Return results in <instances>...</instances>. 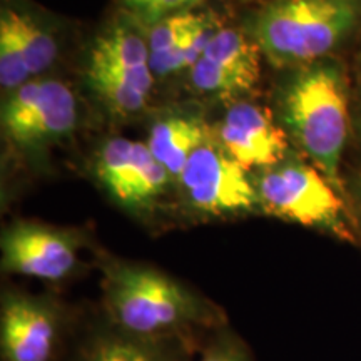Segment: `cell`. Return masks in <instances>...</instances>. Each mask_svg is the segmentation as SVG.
<instances>
[{
    "label": "cell",
    "mask_w": 361,
    "mask_h": 361,
    "mask_svg": "<svg viewBox=\"0 0 361 361\" xmlns=\"http://www.w3.org/2000/svg\"><path fill=\"white\" fill-rule=\"evenodd\" d=\"M101 316L141 340H180L200 346L228 324L224 311L154 266L109 258L102 263Z\"/></svg>",
    "instance_id": "1"
},
{
    "label": "cell",
    "mask_w": 361,
    "mask_h": 361,
    "mask_svg": "<svg viewBox=\"0 0 361 361\" xmlns=\"http://www.w3.org/2000/svg\"><path fill=\"white\" fill-rule=\"evenodd\" d=\"M279 116L311 164L345 191L340 162L350 130V94L341 62L326 57L295 67L281 89Z\"/></svg>",
    "instance_id": "2"
},
{
    "label": "cell",
    "mask_w": 361,
    "mask_h": 361,
    "mask_svg": "<svg viewBox=\"0 0 361 361\" xmlns=\"http://www.w3.org/2000/svg\"><path fill=\"white\" fill-rule=\"evenodd\" d=\"M361 29V0H271L251 24L271 64L295 67L331 57Z\"/></svg>",
    "instance_id": "3"
},
{
    "label": "cell",
    "mask_w": 361,
    "mask_h": 361,
    "mask_svg": "<svg viewBox=\"0 0 361 361\" xmlns=\"http://www.w3.org/2000/svg\"><path fill=\"white\" fill-rule=\"evenodd\" d=\"M256 189L266 214L358 245L348 204L311 162L284 157L268 168Z\"/></svg>",
    "instance_id": "4"
},
{
    "label": "cell",
    "mask_w": 361,
    "mask_h": 361,
    "mask_svg": "<svg viewBox=\"0 0 361 361\" xmlns=\"http://www.w3.org/2000/svg\"><path fill=\"white\" fill-rule=\"evenodd\" d=\"M79 314L52 296L4 291L0 360L64 361L80 329Z\"/></svg>",
    "instance_id": "5"
},
{
    "label": "cell",
    "mask_w": 361,
    "mask_h": 361,
    "mask_svg": "<svg viewBox=\"0 0 361 361\" xmlns=\"http://www.w3.org/2000/svg\"><path fill=\"white\" fill-rule=\"evenodd\" d=\"M154 72L147 40L119 24L97 37L89 56L87 82L116 116H133L146 107Z\"/></svg>",
    "instance_id": "6"
},
{
    "label": "cell",
    "mask_w": 361,
    "mask_h": 361,
    "mask_svg": "<svg viewBox=\"0 0 361 361\" xmlns=\"http://www.w3.org/2000/svg\"><path fill=\"white\" fill-rule=\"evenodd\" d=\"M179 179L189 207L200 214L233 216L259 206L258 189L246 169L211 135L191 156Z\"/></svg>",
    "instance_id": "7"
},
{
    "label": "cell",
    "mask_w": 361,
    "mask_h": 361,
    "mask_svg": "<svg viewBox=\"0 0 361 361\" xmlns=\"http://www.w3.org/2000/svg\"><path fill=\"white\" fill-rule=\"evenodd\" d=\"M84 234L37 221H17L2 233V271L61 284L80 268Z\"/></svg>",
    "instance_id": "8"
},
{
    "label": "cell",
    "mask_w": 361,
    "mask_h": 361,
    "mask_svg": "<svg viewBox=\"0 0 361 361\" xmlns=\"http://www.w3.org/2000/svg\"><path fill=\"white\" fill-rule=\"evenodd\" d=\"M78 124V101L64 82L37 79L16 89L4 104L2 126L20 147H37L71 134Z\"/></svg>",
    "instance_id": "9"
},
{
    "label": "cell",
    "mask_w": 361,
    "mask_h": 361,
    "mask_svg": "<svg viewBox=\"0 0 361 361\" xmlns=\"http://www.w3.org/2000/svg\"><path fill=\"white\" fill-rule=\"evenodd\" d=\"M96 173L114 201L139 214L151 211L171 176L146 142L126 137L109 139L104 144L96 161Z\"/></svg>",
    "instance_id": "10"
},
{
    "label": "cell",
    "mask_w": 361,
    "mask_h": 361,
    "mask_svg": "<svg viewBox=\"0 0 361 361\" xmlns=\"http://www.w3.org/2000/svg\"><path fill=\"white\" fill-rule=\"evenodd\" d=\"M259 47L234 29H218L200 61L189 69L191 84L204 94L236 97L250 92L261 75Z\"/></svg>",
    "instance_id": "11"
},
{
    "label": "cell",
    "mask_w": 361,
    "mask_h": 361,
    "mask_svg": "<svg viewBox=\"0 0 361 361\" xmlns=\"http://www.w3.org/2000/svg\"><path fill=\"white\" fill-rule=\"evenodd\" d=\"M200 346L180 340H141L111 326L99 313L82 323L64 361H194Z\"/></svg>",
    "instance_id": "12"
},
{
    "label": "cell",
    "mask_w": 361,
    "mask_h": 361,
    "mask_svg": "<svg viewBox=\"0 0 361 361\" xmlns=\"http://www.w3.org/2000/svg\"><path fill=\"white\" fill-rule=\"evenodd\" d=\"M219 142L246 171L273 168L288 156V139L264 107L233 104L219 126Z\"/></svg>",
    "instance_id": "13"
},
{
    "label": "cell",
    "mask_w": 361,
    "mask_h": 361,
    "mask_svg": "<svg viewBox=\"0 0 361 361\" xmlns=\"http://www.w3.org/2000/svg\"><path fill=\"white\" fill-rule=\"evenodd\" d=\"M56 40L32 17L4 8L0 17V84L13 92L52 66Z\"/></svg>",
    "instance_id": "14"
},
{
    "label": "cell",
    "mask_w": 361,
    "mask_h": 361,
    "mask_svg": "<svg viewBox=\"0 0 361 361\" xmlns=\"http://www.w3.org/2000/svg\"><path fill=\"white\" fill-rule=\"evenodd\" d=\"M216 32L218 29L209 16L192 11L166 17L149 27L146 40L154 75L166 78L191 69Z\"/></svg>",
    "instance_id": "15"
},
{
    "label": "cell",
    "mask_w": 361,
    "mask_h": 361,
    "mask_svg": "<svg viewBox=\"0 0 361 361\" xmlns=\"http://www.w3.org/2000/svg\"><path fill=\"white\" fill-rule=\"evenodd\" d=\"M209 128L192 116L162 119L152 126L147 147L171 176L180 178L188 161L209 137Z\"/></svg>",
    "instance_id": "16"
},
{
    "label": "cell",
    "mask_w": 361,
    "mask_h": 361,
    "mask_svg": "<svg viewBox=\"0 0 361 361\" xmlns=\"http://www.w3.org/2000/svg\"><path fill=\"white\" fill-rule=\"evenodd\" d=\"M194 361H255V356L247 343L229 324H223L202 340Z\"/></svg>",
    "instance_id": "17"
},
{
    "label": "cell",
    "mask_w": 361,
    "mask_h": 361,
    "mask_svg": "<svg viewBox=\"0 0 361 361\" xmlns=\"http://www.w3.org/2000/svg\"><path fill=\"white\" fill-rule=\"evenodd\" d=\"M204 0H123V7L134 20L152 27L166 17L189 12Z\"/></svg>",
    "instance_id": "18"
},
{
    "label": "cell",
    "mask_w": 361,
    "mask_h": 361,
    "mask_svg": "<svg viewBox=\"0 0 361 361\" xmlns=\"http://www.w3.org/2000/svg\"><path fill=\"white\" fill-rule=\"evenodd\" d=\"M350 216L351 223H353V229L358 239V245H361V178L355 180V186L350 189Z\"/></svg>",
    "instance_id": "19"
},
{
    "label": "cell",
    "mask_w": 361,
    "mask_h": 361,
    "mask_svg": "<svg viewBox=\"0 0 361 361\" xmlns=\"http://www.w3.org/2000/svg\"><path fill=\"white\" fill-rule=\"evenodd\" d=\"M358 102H360V107H358V129H360V134H361V78H360V90H358Z\"/></svg>",
    "instance_id": "20"
}]
</instances>
